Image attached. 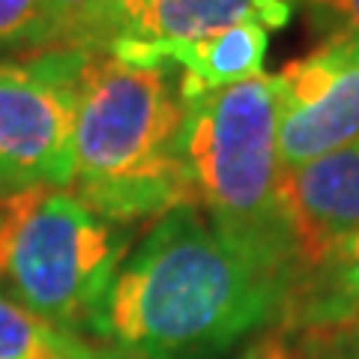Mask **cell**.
<instances>
[{"label": "cell", "mask_w": 359, "mask_h": 359, "mask_svg": "<svg viewBox=\"0 0 359 359\" xmlns=\"http://www.w3.org/2000/svg\"><path fill=\"white\" fill-rule=\"evenodd\" d=\"M282 297L285 282L240 261L186 204L123 257L96 335L123 359H219L269 327Z\"/></svg>", "instance_id": "cell-1"}, {"label": "cell", "mask_w": 359, "mask_h": 359, "mask_svg": "<svg viewBox=\"0 0 359 359\" xmlns=\"http://www.w3.org/2000/svg\"><path fill=\"white\" fill-rule=\"evenodd\" d=\"M177 66L90 54L75 96L72 195L117 228L195 204L183 153Z\"/></svg>", "instance_id": "cell-2"}, {"label": "cell", "mask_w": 359, "mask_h": 359, "mask_svg": "<svg viewBox=\"0 0 359 359\" xmlns=\"http://www.w3.org/2000/svg\"><path fill=\"white\" fill-rule=\"evenodd\" d=\"M183 99L180 153L212 233L261 273L290 282L294 249L282 210L276 135V78L207 90Z\"/></svg>", "instance_id": "cell-3"}, {"label": "cell", "mask_w": 359, "mask_h": 359, "mask_svg": "<svg viewBox=\"0 0 359 359\" xmlns=\"http://www.w3.org/2000/svg\"><path fill=\"white\" fill-rule=\"evenodd\" d=\"M132 228L99 219L66 189L0 201V294L72 335H96Z\"/></svg>", "instance_id": "cell-4"}, {"label": "cell", "mask_w": 359, "mask_h": 359, "mask_svg": "<svg viewBox=\"0 0 359 359\" xmlns=\"http://www.w3.org/2000/svg\"><path fill=\"white\" fill-rule=\"evenodd\" d=\"M87 48L0 60V201L72 183V129Z\"/></svg>", "instance_id": "cell-5"}, {"label": "cell", "mask_w": 359, "mask_h": 359, "mask_svg": "<svg viewBox=\"0 0 359 359\" xmlns=\"http://www.w3.org/2000/svg\"><path fill=\"white\" fill-rule=\"evenodd\" d=\"M273 78L282 171L359 138V39H323Z\"/></svg>", "instance_id": "cell-6"}, {"label": "cell", "mask_w": 359, "mask_h": 359, "mask_svg": "<svg viewBox=\"0 0 359 359\" xmlns=\"http://www.w3.org/2000/svg\"><path fill=\"white\" fill-rule=\"evenodd\" d=\"M290 15V0H114L96 51L138 66H162L156 54L165 45L198 42L243 21L278 30Z\"/></svg>", "instance_id": "cell-7"}, {"label": "cell", "mask_w": 359, "mask_h": 359, "mask_svg": "<svg viewBox=\"0 0 359 359\" xmlns=\"http://www.w3.org/2000/svg\"><path fill=\"white\" fill-rule=\"evenodd\" d=\"M278 192L297 273L359 231V138L309 165L282 171Z\"/></svg>", "instance_id": "cell-8"}, {"label": "cell", "mask_w": 359, "mask_h": 359, "mask_svg": "<svg viewBox=\"0 0 359 359\" xmlns=\"http://www.w3.org/2000/svg\"><path fill=\"white\" fill-rule=\"evenodd\" d=\"M359 314V231L297 269L269 327L323 330Z\"/></svg>", "instance_id": "cell-9"}, {"label": "cell", "mask_w": 359, "mask_h": 359, "mask_svg": "<svg viewBox=\"0 0 359 359\" xmlns=\"http://www.w3.org/2000/svg\"><path fill=\"white\" fill-rule=\"evenodd\" d=\"M266 48L269 30L257 21H243L198 42L165 45L156 63L177 66L180 84L189 90H219L264 75Z\"/></svg>", "instance_id": "cell-10"}, {"label": "cell", "mask_w": 359, "mask_h": 359, "mask_svg": "<svg viewBox=\"0 0 359 359\" xmlns=\"http://www.w3.org/2000/svg\"><path fill=\"white\" fill-rule=\"evenodd\" d=\"M0 359H111L81 335L63 332L0 294Z\"/></svg>", "instance_id": "cell-11"}, {"label": "cell", "mask_w": 359, "mask_h": 359, "mask_svg": "<svg viewBox=\"0 0 359 359\" xmlns=\"http://www.w3.org/2000/svg\"><path fill=\"white\" fill-rule=\"evenodd\" d=\"M114 0H45V48L96 51Z\"/></svg>", "instance_id": "cell-12"}, {"label": "cell", "mask_w": 359, "mask_h": 359, "mask_svg": "<svg viewBox=\"0 0 359 359\" xmlns=\"http://www.w3.org/2000/svg\"><path fill=\"white\" fill-rule=\"evenodd\" d=\"M45 48V0H0V60Z\"/></svg>", "instance_id": "cell-13"}, {"label": "cell", "mask_w": 359, "mask_h": 359, "mask_svg": "<svg viewBox=\"0 0 359 359\" xmlns=\"http://www.w3.org/2000/svg\"><path fill=\"white\" fill-rule=\"evenodd\" d=\"M309 18L323 39L351 36L359 39V0H302Z\"/></svg>", "instance_id": "cell-14"}, {"label": "cell", "mask_w": 359, "mask_h": 359, "mask_svg": "<svg viewBox=\"0 0 359 359\" xmlns=\"http://www.w3.org/2000/svg\"><path fill=\"white\" fill-rule=\"evenodd\" d=\"M287 339H294L299 344L309 347H320V351H359V314H353L351 320L335 323V327H323V330H282L273 327Z\"/></svg>", "instance_id": "cell-15"}, {"label": "cell", "mask_w": 359, "mask_h": 359, "mask_svg": "<svg viewBox=\"0 0 359 359\" xmlns=\"http://www.w3.org/2000/svg\"><path fill=\"white\" fill-rule=\"evenodd\" d=\"M257 339L269 347V353L276 359H359V351H320V347H309L287 339L273 327H266V332H261Z\"/></svg>", "instance_id": "cell-16"}, {"label": "cell", "mask_w": 359, "mask_h": 359, "mask_svg": "<svg viewBox=\"0 0 359 359\" xmlns=\"http://www.w3.org/2000/svg\"><path fill=\"white\" fill-rule=\"evenodd\" d=\"M243 359H276V356L269 353V347H266L261 339H255V341L249 344V351L243 353Z\"/></svg>", "instance_id": "cell-17"}, {"label": "cell", "mask_w": 359, "mask_h": 359, "mask_svg": "<svg viewBox=\"0 0 359 359\" xmlns=\"http://www.w3.org/2000/svg\"><path fill=\"white\" fill-rule=\"evenodd\" d=\"M290 4H299V0H290Z\"/></svg>", "instance_id": "cell-18"}]
</instances>
